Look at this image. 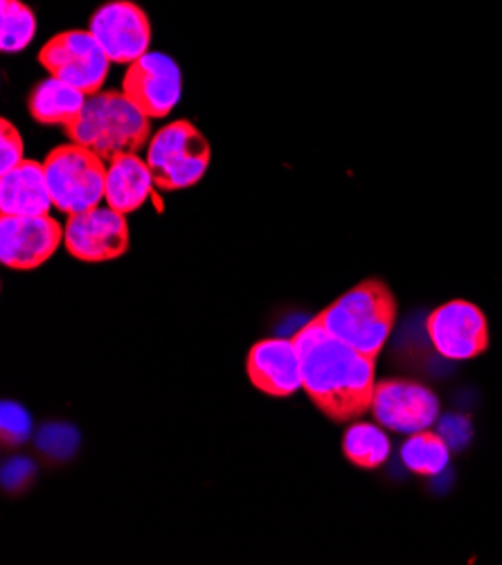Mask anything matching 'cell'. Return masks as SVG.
<instances>
[{"label": "cell", "instance_id": "19", "mask_svg": "<svg viewBox=\"0 0 502 565\" xmlns=\"http://www.w3.org/2000/svg\"><path fill=\"white\" fill-rule=\"evenodd\" d=\"M36 34V17L23 0H0V50L23 52Z\"/></svg>", "mask_w": 502, "mask_h": 565}, {"label": "cell", "instance_id": "12", "mask_svg": "<svg viewBox=\"0 0 502 565\" xmlns=\"http://www.w3.org/2000/svg\"><path fill=\"white\" fill-rule=\"evenodd\" d=\"M372 415L387 430L413 435L437 422L439 399L430 387L417 381L387 379L374 387Z\"/></svg>", "mask_w": 502, "mask_h": 565}, {"label": "cell", "instance_id": "17", "mask_svg": "<svg viewBox=\"0 0 502 565\" xmlns=\"http://www.w3.org/2000/svg\"><path fill=\"white\" fill-rule=\"evenodd\" d=\"M402 460L417 476H439L451 462V448L441 433L426 428L404 441Z\"/></svg>", "mask_w": 502, "mask_h": 565}, {"label": "cell", "instance_id": "10", "mask_svg": "<svg viewBox=\"0 0 502 565\" xmlns=\"http://www.w3.org/2000/svg\"><path fill=\"white\" fill-rule=\"evenodd\" d=\"M127 214L114 207H93L68 216L64 246L68 255L86 264H102L120 259L129 250Z\"/></svg>", "mask_w": 502, "mask_h": 565}, {"label": "cell", "instance_id": "13", "mask_svg": "<svg viewBox=\"0 0 502 565\" xmlns=\"http://www.w3.org/2000/svg\"><path fill=\"white\" fill-rule=\"evenodd\" d=\"M246 374L268 397H293L302 387V367L291 338H268L255 343L246 356Z\"/></svg>", "mask_w": 502, "mask_h": 565}, {"label": "cell", "instance_id": "8", "mask_svg": "<svg viewBox=\"0 0 502 565\" xmlns=\"http://www.w3.org/2000/svg\"><path fill=\"white\" fill-rule=\"evenodd\" d=\"M426 331L435 352L446 361H471L489 350L487 316L467 300L437 307L426 320Z\"/></svg>", "mask_w": 502, "mask_h": 565}, {"label": "cell", "instance_id": "4", "mask_svg": "<svg viewBox=\"0 0 502 565\" xmlns=\"http://www.w3.org/2000/svg\"><path fill=\"white\" fill-rule=\"evenodd\" d=\"M145 160L156 190L179 192L201 183L212 160V147L196 125L177 120L151 136Z\"/></svg>", "mask_w": 502, "mask_h": 565}, {"label": "cell", "instance_id": "11", "mask_svg": "<svg viewBox=\"0 0 502 565\" xmlns=\"http://www.w3.org/2000/svg\"><path fill=\"white\" fill-rule=\"evenodd\" d=\"M88 30L114 64H133L151 45V21L133 0H108L90 17Z\"/></svg>", "mask_w": 502, "mask_h": 565}, {"label": "cell", "instance_id": "20", "mask_svg": "<svg viewBox=\"0 0 502 565\" xmlns=\"http://www.w3.org/2000/svg\"><path fill=\"white\" fill-rule=\"evenodd\" d=\"M25 160V145L19 129L10 120H0V174L10 172Z\"/></svg>", "mask_w": 502, "mask_h": 565}, {"label": "cell", "instance_id": "14", "mask_svg": "<svg viewBox=\"0 0 502 565\" xmlns=\"http://www.w3.org/2000/svg\"><path fill=\"white\" fill-rule=\"evenodd\" d=\"M50 207L54 203L43 162L25 158L10 172L0 174V214L36 216L50 214Z\"/></svg>", "mask_w": 502, "mask_h": 565}, {"label": "cell", "instance_id": "2", "mask_svg": "<svg viewBox=\"0 0 502 565\" xmlns=\"http://www.w3.org/2000/svg\"><path fill=\"white\" fill-rule=\"evenodd\" d=\"M333 335L376 361L397 320V298L385 281L370 277L316 316Z\"/></svg>", "mask_w": 502, "mask_h": 565}, {"label": "cell", "instance_id": "5", "mask_svg": "<svg viewBox=\"0 0 502 565\" xmlns=\"http://www.w3.org/2000/svg\"><path fill=\"white\" fill-rule=\"evenodd\" d=\"M43 167L52 203L60 212L82 214L104 201L108 162L93 149L77 142L62 145L45 156Z\"/></svg>", "mask_w": 502, "mask_h": 565}, {"label": "cell", "instance_id": "18", "mask_svg": "<svg viewBox=\"0 0 502 565\" xmlns=\"http://www.w3.org/2000/svg\"><path fill=\"white\" fill-rule=\"evenodd\" d=\"M343 454L354 467L374 471L389 458V439L378 426L361 422L348 428L343 437Z\"/></svg>", "mask_w": 502, "mask_h": 565}, {"label": "cell", "instance_id": "15", "mask_svg": "<svg viewBox=\"0 0 502 565\" xmlns=\"http://www.w3.org/2000/svg\"><path fill=\"white\" fill-rule=\"evenodd\" d=\"M153 177L147 160L136 153H120L114 160H108L106 167V192L104 201L108 207H114L122 214H131L140 210L151 192Z\"/></svg>", "mask_w": 502, "mask_h": 565}, {"label": "cell", "instance_id": "3", "mask_svg": "<svg viewBox=\"0 0 502 565\" xmlns=\"http://www.w3.org/2000/svg\"><path fill=\"white\" fill-rule=\"evenodd\" d=\"M64 131L71 142L93 149L108 162L149 145L151 120L122 90H99L86 99L82 116Z\"/></svg>", "mask_w": 502, "mask_h": 565}, {"label": "cell", "instance_id": "16", "mask_svg": "<svg viewBox=\"0 0 502 565\" xmlns=\"http://www.w3.org/2000/svg\"><path fill=\"white\" fill-rule=\"evenodd\" d=\"M86 99V93L50 75L30 90L28 110L39 125L68 129L82 116Z\"/></svg>", "mask_w": 502, "mask_h": 565}, {"label": "cell", "instance_id": "6", "mask_svg": "<svg viewBox=\"0 0 502 565\" xmlns=\"http://www.w3.org/2000/svg\"><path fill=\"white\" fill-rule=\"evenodd\" d=\"M39 64L47 75L57 77L88 97L104 88L110 71L108 54L90 30H66L54 34L39 50Z\"/></svg>", "mask_w": 502, "mask_h": 565}, {"label": "cell", "instance_id": "9", "mask_svg": "<svg viewBox=\"0 0 502 565\" xmlns=\"http://www.w3.org/2000/svg\"><path fill=\"white\" fill-rule=\"evenodd\" d=\"M66 225L50 214H0V262L12 270L41 268L64 244Z\"/></svg>", "mask_w": 502, "mask_h": 565}, {"label": "cell", "instance_id": "7", "mask_svg": "<svg viewBox=\"0 0 502 565\" xmlns=\"http://www.w3.org/2000/svg\"><path fill=\"white\" fill-rule=\"evenodd\" d=\"M122 93L145 113L149 120H162L179 106L183 97V73L174 56L147 52L129 64L122 79Z\"/></svg>", "mask_w": 502, "mask_h": 565}, {"label": "cell", "instance_id": "1", "mask_svg": "<svg viewBox=\"0 0 502 565\" xmlns=\"http://www.w3.org/2000/svg\"><path fill=\"white\" fill-rule=\"evenodd\" d=\"M302 367V390L331 422H352L372 411L376 361L333 338L311 318L291 338Z\"/></svg>", "mask_w": 502, "mask_h": 565}, {"label": "cell", "instance_id": "21", "mask_svg": "<svg viewBox=\"0 0 502 565\" xmlns=\"http://www.w3.org/2000/svg\"><path fill=\"white\" fill-rule=\"evenodd\" d=\"M30 435H32L30 415L17 404H6L3 406V439H6V444H21Z\"/></svg>", "mask_w": 502, "mask_h": 565}]
</instances>
